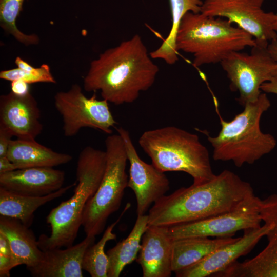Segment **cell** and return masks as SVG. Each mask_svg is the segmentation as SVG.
Instances as JSON below:
<instances>
[{
    "mask_svg": "<svg viewBox=\"0 0 277 277\" xmlns=\"http://www.w3.org/2000/svg\"><path fill=\"white\" fill-rule=\"evenodd\" d=\"M247 182L225 170L210 180L179 188L157 200L148 225L170 227L235 210L256 199Z\"/></svg>",
    "mask_w": 277,
    "mask_h": 277,
    "instance_id": "obj_1",
    "label": "cell"
},
{
    "mask_svg": "<svg viewBox=\"0 0 277 277\" xmlns=\"http://www.w3.org/2000/svg\"><path fill=\"white\" fill-rule=\"evenodd\" d=\"M141 36L110 48L91 61L83 80L84 90L100 91L116 105L131 103L154 84L159 71Z\"/></svg>",
    "mask_w": 277,
    "mask_h": 277,
    "instance_id": "obj_2",
    "label": "cell"
},
{
    "mask_svg": "<svg viewBox=\"0 0 277 277\" xmlns=\"http://www.w3.org/2000/svg\"><path fill=\"white\" fill-rule=\"evenodd\" d=\"M106 164L105 151L86 146L80 153L76 169V187L68 200L51 210L46 217L50 235H41V250L68 247L73 245L82 224L85 206L102 181Z\"/></svg>",
    "mask_w": 277,
    "mask_h": 277,
    "instance_id": "obj_3",
    "label": "cell"
},
{
    "mask_svg": "<svg viewBox=\"0 0 277 277\" xmlns=\"http://www.w3.org/2000/svg\"><path fill=\"white\" fill-rule=\"evenodd\" d=\"M255 45L250 34L227 19L201 12L185 14L175 40L177 52L191 54L195 67L221 63L232 52Z\"/></svg>",
    "mask_w": 277,
    "mask_h": 277,
    "instance_id": "obj_4",
    "label": "cell"
},
{
    "mask_svg": "<svg viewBox=\"0 0 277 277\" xmlns=\"http://www.w3.org/2000/svg\"><path fill=\"white\" fill-rule=\"evenodd\" d=\"M271 103L266 93L262 92L256 101L246 104L243 111L231 121L220 118L221 130L214 137L208 136L215 161H232L240 167L252 164L273 150L275 138L260 129V120Z\"/></svg>",
    "mask_w": 277,
    "mask_h": 277,
    "instance_id": "obj_5",
    "label": "cell"
},
{
    "mask_svg": "<svg viewBox=\"0 0 277 277\" xmlns=\"http://www.w3.org/2000/svg\"><path fill=\"white\" fill-rule=\"evenodd\" d=\"M138 143L159 170L181 171L189 174L193 183L213 177L209 153L199 136L175 126L145 131Z\"/></svg>",
    "mask_w": 277,
    "mask_h": 277,
    "instance_id": "obj_6",
    "label": "cell"
},
{
    "mask_svg": "<svg viewBox=\"0 0 277 277\" xmlns=\"http://www.w3.org/2000/svg\"><path fill=\"white\" fill-rule=\"evenodd\" d=\"M106 164L101 184L88 201L83 213L82 226L86 236L100 235L109 217L121 205L128 187L126 172L128 161L124 142L118 133L105 140Z\"/></svg>",
    "mask_w": 277,
    "mask_h": 277,
    "instance_id": "obj_7",
    "label": "cell"
},
{
    "mask_svg": "<svg viewBox=\"0 0 277 277\" xmlns=\"http://www.w3.org/2000/svg\"><path fill=\"white\" fill-rule=\"evenodd\" d=\"M54 104L62 116L63 131L66 137L76 135L85 127L111 134L116 124L108 102L97 99L95 94L90 98L86 97L77 84H73L68 91L57 92Z\"/></svg>",
    "mask_w": 277,
    "mask_h": 277,
    "instance_id": "obj_8",
    "label": "cell"
},
{
    "mask_svg": "<svg viewBox=\"0 0 277 277\" xmlns=\"http://www.w3.org/2000/svg\"><path fill=\"white\" fill-rule=\"evenodd\" d=\"M268 46L256 43L250 53L233 52L220 63L230 81L231 89L239 92L238 100L242 106L256 101L262 92V84L273 77L275 62Z\"/></svg>",
    "mask_w": 277,
    "mask_h": 277,
    "instance_id": "obj_9",
    "label": "cell"
},
{
    "mask_svg": "<svg viewBox=\"0 0 277 277\" xmlns=\"http://www.w3.org/2000/svg\"><path fill=\"white\" fill-rule=\"evenodd\" d=\"M264 0H205L201 12L227 19L250 34L256 43L269 44L277 38L276 14L262 9Z\"/></svg>",
    "mask_w": 277,
    "mask_h": 277,
    "instance_id": "obj_10",
    "label": "cell"
},
{
    "mask_svg": "<svg viewBox=\"0 0 277 277\" xmlns=\"http://www.w3.org/2000/svg\"><path fill=\"white\" fill-rule=\"evenodd\" d=\"M260 199L235 210L209 218L168 227L172 240L192 236H233L240 230L259 228L262 221L259 210Z\"/></svg>",
    "mask_w": 277,
    "mask_h": 277,
    "instance_id": "obj_11",
    "label": "cell"
},
{
    "mask_svg": "<svg viewBox=\"0 0 277 277\" xmlns=\"http://www.w3.org/2000/svg\"><path fill=\"white\" fill-rule=\"evenodd\" d=\"M116 131L123 140L130 164L128 187L136 197L137 215H143L152 204L165 195L170 189V182L164 172L140 158L127 130L118 127Z\"/></svg>",
    "mask_w": 277,
    "mask_h": 277,
    "instance_id": "obj_12",
    "label": "cell"
},
{
    "mask_svg": "<svg viewBox=\"0 0 277 277\" xmlns=\"http://www.w3.org/2000/svg\"><path fill=\"white\" fill-rule=\"evenodd\" d=\"M259 210L262 221L269 226L267 245L254 257L234 262L217 277H277V194L260 200Z\"/></svg>",
    "mask_w": 277,
    "mask_h": 277,
    "instance_id": "obj_13",
    "label": "cell"
},
{
    "mask_svg": "<svg viewBox=\"0 0 277 277\" xmlns=\"http://www.w3.org/2000/svg\"><path fill=\"white\" fill-rule=\"evenodd\" d=\"M37 102L29 92L24 95L11 91L0 96V126L22 140H35L43 130Z\"/></svg>",
    "mask_w": 277,
    "mask_h": 277,
    "instance_id": "obj_14",
    "label": "cell"
},
{
    "mask_svg": "<svg viewBox=\"0 0 277 277\" xmlns=\"http://www.w3.org/2000/svg\"><path fill=\"white\" fill-rule=\"evenodd\" d=\"M269 226L265 224L259 228L244 230L242 236L219 247L196 264L175 272L177 277L214 276L240 256L248 253L264 236Z\"/></svg>",
    "mask_w": 277,
    "mask_h": 277,
    "instance_id": "obj_15",
    "label": "cell"
},
{
    "mask_svg": "<svg viewBox=\"0 0 277 277\" xmlns=\"http://www.w3.org/2000/svg\"><path fill=\"white\" fill-rule=\"evenodd\" d=\"M64 171L53 167H36L0 173V187L23 195L43 196L63 187Z\"/></svg>",
    "mask_w": 277,
    "mask_h": 277,
    "instance_id": "obj_16",
    "label": "cell"
},
{
    "mask_svg": "<svg viewBox=\"0 0 277 277\" xmlns=\"http://www.w3.org/2000/svg\"><path fill=\"white\" fill-rule=\"evenodd\" d=\"M168 227L148 225L144 233L136 259L143 277H170L172 270L173 240Z\"/></svg>",
    "mask_w": 277,
    "mask_h": 277,
    "instance_id": "obj_17",
    "label": "cell"
},
{
    "mask_svg": "<svg viewBox=\"0 0 277 277\" xmlns=\"http://www.w3.org/2000/svg\"><path fill=\"white\" fill-rule=\"evenodd\" d=\"M95 241V236H86L81 242L66 249L44 250L41 261L27 269L34 277H82L84 254Z\"/></svg>",
    "mask_w": 277,
    "mask_h": 277,
    "instance_id": "obj_18",
    "label": "cell"
},
{
    "mask_svg": "<svg viewBox=\"0 0 277 277\" xmlns=\"http://www.w3.org/2000/svg\"><path fill=\"white\" fill-rule=\"evenodd\" d=\"M16 169L30 167H53L72 160L69 154L59 153L43 145L35 140L16 138L10 142L6 156Z\"/></svg>",
    "mask_w": 277,
    "mask_h": 277,
    "instance_id": "obj_19",
    "label": "cell"
},
{
    "mask_svg": "<svg viewBox=\"0 0 277 277\" xmlns=\"http://www.w3.org/2000/svg\"><path fill=\"white\" fill-rule=\"evenodd\" d=\"M0 232L7 238L18 265H25L28 269L41 261L43 251L34 233L20 220L1 215Z\"/></svg>",
    "mask_w": 277,
    "mask_h": 277,
    "instance_id": "obj_20",
    "label": "cell"
},
{
    "mask_svg": "<svg viewBox=\"0 0 277 277\" xmlns=\"http://www.w3.org/2000/svg\"><path fill=\"white\" fill-rule=\"evenodd\" d=\"M238 238L226 236L211 239L209 237L192 236L173 240L172 272L196 264L216 249L235 241Z\"/></svg>",
    "mask_w": 277,
    "mask_h": 277,
    "instance_id": "obj_21",
    "label": "cell"
},
{
    "mask_svg": "<svg viewBox=\"0 0 277 277\" xmlns=\"http://www.w3.org/2000/svg\"><path fill=\"white\" fill-rule=\"evenodd\" d=\"M76 184L75 182L51 193L39 196L21 195L0 187V215L17 219L30 227L33 221L34 213L39 207L62 196Z\"/></svg>",
    "mask_w": 277,
    "mask_h": 277,
    "instance_id": "obj_22",
    "label": "cell"
},
{
    "mask_svg": "<svg viewBox=\"0 0 277 277\" xmlns=\"http://www.w3.org/2000/svg\"><path fill=\"white\" fill-rule=\"evenodd\" d=\"M148 214L137 216L128 236L107 251L108 277H118L124 268L136 259L142 236L148 226Z\"/></svg>",
    "mask_w": 277,
    "mask_h": 277,
    "instance_id": "obj_23",
    "label": "cell"
},
{
    "mask_svg": "<svg viewBox=\"0 0 277 277\" xmlns=\"http://www.w3.org/2000/svg\"><path fill=\"white\" fill-rule=\"evenodd\" d=\"M172 15V26L167 37L161 46L151 52L152 59H161L172 65L178 60L175 40L181 20L186 13H200L203 2L201 0H169Z\"/></svg>",
    "mask_w": 277,
    "mask_h": 277,
    "instance_id": "obj_24",
    "label": "cell"
},
{
    "mask_svg": "<svg viewBox=\"0 0 277 277\" xmlns=\"http://www.w3.org/2000/svg\"><path fill=\"white\" fill-rule=\"evenodd\" d=\"M131 207L128 203L118 219L106 229L102 237L96 244L95 243L86 250L82 260V269L92 277H107L109 261L105 252V247L107 242L115 240L116 234L113 230L127 210Z\"/></svg>",
    "mask_w": 277,
    "mask_h": 277,
    "instance_id": "obj_25",
    "label": "cell"
},
{
    "mask_svg": "<svg viewBox=\"0 0 277 277\" xmlns=\"http://www.w3.org/2000/svg\"><path fill=\"white\" fill-rule=\"evenodd\" d=\"M24 1L0 0V26L7 34L25 46L36 45L39 42V37L35 34L23 33L16 24Z\"/></svg>",
    "mask_w": 277,
    "mask_h": 277,
    "instance_id": "obj_26",
    "label": "cell"
},
{
    "mask_svg": "<svg viewBox=\"0 0 277 277\" xmlns=\"http://www.w3.org/2000/svg\"><path fill=\"white\" fill-rule=\"evenodd\" d=\"M0 78L10 82L22 80L29 84L40 82L56 83L51 72L50 67L46 64H42L39 67H34L30 70H25L18 67L2 70L0 72Z\"/></svg>",
    "mask_w": 277,
    "mask_h": 277,
    "instance_id": "obj_27",
    "label": "cell"
},
{
    "mask_svg": "<svg viewBox=\"0 0 277 277\" xmlns=\"http://www.w3.org/2000/svg\"><path fill=\"white\" fill-rule=\"evenodd\" d=\"M17 266L7 238L0 232V276L9 277L10 270Z\"/></svg>",
    "mask_w": 277,
    "mask_h": 277,
    "instance_id": "obj_28",
    "label": "cell"
},
{
    "mask_svg": "<svg viewBox=\"0 0 277 277\" xmlns=\"http://www.w3.org/2000/svg\"><path fill=\"white\" fill-rule=\"evenodd\" d=\"M12 134L5 128L0 126V157L6 156L12 140Z\"/></svg>",
    "mask_w": 277,
    "mask_h": 277,
    "instance_id": "obj_29",
    "label": "cell"
},
{
    "mask_svg": "<svg viewBox=\"0 0 277 277\" xmlns=\"http://www.w3.org/2000/svg\"><path fill=\"white\" fill-rule=\"evenodd\" d=\"M11 91L18 95H24L29 92V84L22 80L11 82Z\"/></svg>",
    "mask_w": 277,
    "mask_h": 277,
    "instance_id": "obj_30",
    "label": "cell"
},
{
    "mask_svg": "<svg viewBox=\"0 0 277 277\" xmlns=\"http://www.w3.org/2000/svg\"><path fill=\"white\" fill-rule=\"evenodd\" d=\"M268 50L270 55L275 62L272 72V76L277 78V38L269 43Z\"/></svg>",
    "mask_w": 277,
    "mask_h": 277,
    "instance_id": "obj_31",
    "label": "cell"
},
{
    "mask_svg": "<svg viewBox=\"0 0 277 277\" xmlns=\"http://www.w3.org/2000/svg\"><path fill=\"white\" fill-rule=\"evenodd\" d=\"M261 90L266 93L277 94V78L272 77L269 81L264 83L261 86Z\"/></svg>",
    "mask_w": 277,
    "mask_h": 277,
    "instance_id": "obj_32",
    "label": "cell"
},
{
    "mask_svg": "<svg viewBox=\"0 0 277 277\" xmlns=\"http://www.w3.org/2000/svg\"><path fill=\"white\" fill-rule=\"evenodd\" d=\"M16 170L15 165L7 156L0 157V173Z\"/></svg>",
    "mask_w": 277,
    "mask_h": 277,
    "instance_id": "obj_33",
    "label": "cell"
},
{
    "mask_svg": "<svg viewBox=\"0 0 277 277\" xmlns=\"http://www.w3.org/2000/svg\"><path fill=\"white\" fill-rule=\"evenodd\" d=\"M273 28L275 32H277V14L275 19L273 23Z\"/></svg>",
    "mask_w": 277,
    "mask_h": 277,
    "instance_id": "obj_34",
    "label": "cell"
}]
</instances>
